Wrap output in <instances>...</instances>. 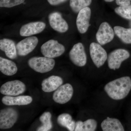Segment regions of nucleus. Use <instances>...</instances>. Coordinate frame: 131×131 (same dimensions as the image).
Here are the masks:
<instances>
[{
	"instance_id": "14",
	"label": "nucleus",
	"mask_w": 131,
	"mask_h": 131,
	"mask_svg": "<svg viewBox=\"0 0 131 131\" xmlns=\"http://www.w3.org/2000/svg\"><path fill=\"white\" fill-rule=\"evenodd\" d=\"M46 25L42 21L30 22L22 26L20 30V35L22 37H28L42 32Z\"/></svg>"
},
{
	"instance_id": "20",
	"label": "nucleus",
	"mask_w": 131,
	"mask_h": 131,
	"mask_svg": "<svg viewBox=\"0 0 131 131\" xmlns=\"http://www.w3.org/2000/svg\"><path fill=\"white\" fill-rule=\"evenodd\" d=\"M58 123L61 126L66 127L69 131H74L76 123L72 120V117L67 113L59 115L57 119Z\"/></svg>"
},
{
	"instance_id": "26",
	"label": "nucleus",
	"mask_w": 131,
	"mask_h": 131,
	"mask_svg": "<svg viewBox=\"0 0 131 131\" xmlns=\"http://www.w3.org/2000/svg\"><path fill=\"white\" fill-rule=\"evenodd\" d=\"M25 0H0L1 7L11 8L24 3Z\"/></svg>"
},
{
	"instance_id": "22",
	"label": "nucleus",
	"mask_w": 131,
	"mask_h": 131,
	"mask_svg": "<svg viewBox=\"0 0 131 131\" xmlns=\"http://www.w3.org/2000/svg\"><path fill=\"white\" fill-rule=\"evenodd\" d=\"M51 114L49 112L43 113L40 116L39 119L43 125L38 128V131H47L50 130L52 127L51 122Z\"/></svg>"
},
{
	"instance_id": "17",
	"label": "nucleus",
	"mask_w": 131,
	"mask_h": 131,
	"mask_svg": "<svg viewBox=\"0 0 131 131\" xmlns=\"http://www.w3.org/2000/svg\"><path fill=\"white\" fill-rule=\"evenodd\" d=\"M0 49L5 52L8 58L13 59L17 57V51L15 44L13 40L4 38L0 40Z\"/></svg>"
},
{
	"instance_id": "2",
	"label": "nucleus",
	"mask_w": 131,
	"mask_h": 131,
	"mask_svg": "<svg viewBox=\"0 0 131 131\" xmlns=\"http://www.w3.org/2000/svg\"><path fill=\"white\" fill-rule=\"evenodd\" d=\"M28 64L32 69L40 73H47L53 69L55 61L46 57H33L28 60Z\"/></svg>"
},
{
	"instance_id": "9",
	"label": "nucleus",
	"mask_w": 131,
	"mask_h": 131,
	"mask_svg": "<svg viewBox=\"0 0 131 131\" xmlns=\"http://www.w3.org/2000/svg\"><path fill=\"white\" fill-rule=\"evenodd\" d=\"M73 92V87L69 83L61 85L54 92L53 100L59 104H65L72 98Z\"/></svg>"
},
{
	"instance_id": "5",
	"label": "nucleus",
	"mask_w": 131,
	"mask_h": 131,
	"mask_svg": "<svg viewBox=\"0 0 131 131\" xmlns=\"http://www.w3.org/2000/svg\"><path fill=\"white\" fill-rule=\"evenodd\" d=\"M130 54L126 50L117 49L110 52L107 57L108 66L110 69H119L123 61L129 58Z\"/></svg>"
},
{
	"instance_id": "23",
	"label": "nucleus",
	"mask_w": 131,
	"mask_h": 131,
	"mask_svg": "<svg viewBox=\"0 0 131 131\" xmlns=\"http://www.w3.org/2000/svg\"><path fill=\"white\" fill-rule=\"evenodd\" d=\"M92 0H70V6L73 12L78 13L89 6Z\"/></svg>"
},
{
	"instance_id": "10",
	"label": "nucleus",
	"mask_w": 131,
	"mask_h": 131,
	"mask_svg": "<svg viewBox=\"0 0 131 131\" xmlns=\"http://www.w3.org/2000/svg\"><path fill=\"white\" fill-rule=\"evenodd\" d=\"M38 39L36 37H29L20 41L16 45L17 53L20 56H25L34 50L37 45Z\"/></svg>"
},
{
	"instance_id": "18",
	"label": "nucleus",
	"mask_w": 131,
	"mask_h": 131,
	"mask_svg": "<svg viewBox=\"0 0 131 131\" xmlns=\"http://www.w3.org/2000/svg\"><path fill=\"white\" fill-rule=\"evenodd\" d=\"M103 131H124L122 124L118 119L107 117L101 124Z\"/></svg>"
},
{
	"instance_id": "29",
	"label": "nucleus",
	"mask_w": 131,
	"mask_h": 131,
	"mask_svg": "<svg viewBox=\"0 0 131 131\" xmlns=\"http://www.w3.org/2000/svg\"><path fill=\"white\" fill-rule=\"evenodd\" d=\"M82 121H80L76 122L74 131H82Z\"/></svg>"
},
{
	"instance_id": "3",
	"label": "nucleus",
	"mask_w": 131,
	"mask_h": 131,
	"mask_svg": "<svg viewBox=\"0 0 131 131\" xmlns=\"http://www.w3.org/2000/svg\"><path fill=\"white\" fill-rule=\"evenodd\" d=\"M65 50L63 45L54 40L47 41L41 47V52L43 56L49 58H54L60 56Z\"/></svg>"
},
{
	"instance_id": "12",
	"label": "nucleus",
	"mask_w": 131,
	"mask_h": 131,
	"mask_svg": "<svg viewBox=\"0 0 131 131\" xmlns=\"http://www.w3.org/2000/svg\"><path fill=\"white\" fill-rule=\"evenodd\" d=\"M49 24L52 29L59 32L64 33L69 29V25L58 12H53L49 15Z\"/></svg>"
},
{
	"instance_id": "25",
	"label": "nucleus",
	"mask_w": 131,
	"mask_h": 131,
	"mask_svg": "<svg viewBox=\"0 0 131 131\" xmlns=\"http://www.w3.org/2000/svg\"><path fill=\"white\" fill-rule=\"evenodd\" d=\"M97 123L95 120L90 119L83 122L82 131H94L97 127Z\"/></svg>"
},
{
	"instance_id": "16",
	"label": "nucleus",
	"mask_w": 131,
	"mask_h": 131,
	"mask_svg": "<svg viewBox=\"0 0 131 131\" xmlns=\"http://www.w3.org/2000/svg\"><path fill=\"white\" fill-rule=\"evenodd\" d=\"M63 83L62 79L59 77L52 75L43 80L42 83V90L50 93L55 90Z\"/></svg>"
},
{
	"instance_id": "7",
	"label": "nucleus",
	"mask_w": 131,
	"mask_h": 131,
	"mask_svg": "<svg viewBox=\"0 0 131 131\" xmlns=\"http://www.w3.org/2000/svg\"><path fill=\"white\" fill-rule=\"evenodd\" d=\"M90 53L92 61L97 68H100L107 59V53L100 44L93 42L90 46Z\"/></svg>"
},
{
	"instance_id": "30",
	"label": "nucleus",
	"mask_w": 131,
	"mask_h": 131,
	"mask_svg": "<svg viewBox=\"0 0 131 131\" xmlns=\"http://www.w3.org/2000/svg\"><path fill=\"white\" fill-rule=\"evenodd\" d=\"M104 1L106 2H110L114 1V0H104Z\"/></svg>"
},
{
	"instance_id": "13",
	"label": "nucleus",
	"mask_w": 131,
	"mask_h": 131,
	"mask_svg": "<svg viewBox=\"0 0 131 131\" xmlns=\"http://www.w3.org/2000/svg\"><path fill=\"white\" fill-rule=\"evenodd\" d=\"M91 15V9L88 7L84 8L78 13L76 25L78 30L80 33H85L88 31L90 26Z\"/></svg>"
},
{
	"instance_id": "24",
	"label": "nucleus",
	"mask_w": 131,
	"mask_h": 131,
	"mask_svg": "<svg viewBox=\"0 0 131 131\" xmlns=\"http://www.w3.org/2000/svg\"><path fill=\"white\" fill-rule=\"evenodd\" d=\"M118 15L127 19H131V5L127 6H119L114 9Z\"/></svg>"
},
{
	"instance_id": "4",
	"label": "nucleus",
	"mask_w": 131,
	"mask_h": 131,
	"mask_svg": "<svg viewBox=\"0 0 131 131\" xmlns=\"http://www.w3.org/2000/svg\"><path fill=\"white\" fill-rule=\"evenodd\" d=\"M26 89V86L24 83L15 80L9 81L3 84L0 89V92L5 95L16 96L24 93Z\"/></svg>"
},
{
	"instance_id": "28",
	"label": "nucleus",
	"mask_w": 131,
	"mask_h": 131,
	"mask_svg": "<svg viewBox=\"0 0 131 131\" xmlns=\"http://www.w3.org/2000/svg\"><path fill=\"white\" fill-rule=\"evenodd\" d=\"M50 5L52 6H57L62 4L68 0H47Z\"/></svg>"
},
{
	"instance_id": "11",
	"label": "nucleus",
	"mask_w": 131,
	"mask_h": 131,
	"mask_svg": "<svg viewBox=\"0 0 131 131\" xmlns=\"http://www.w3.org/2000/svg\"><path fill=\"white\" fill-rule=\"evenodd\" d=\"M107 22L101 24L96 34V39L101 45H105L112 41L114 37V31Z\"/></svg>"
},
{
	"instance_id": "1",
	"label": "nucleus",
	"mask_w": 131,
	"mask_h": 131,
	"mask_svg": "<svg viewBox=\"0 0 131 131\" xmlns=\"http://www.w3.org/2000/svg\"><path fill=\"white\" fill-rule=\"evenodd\" d=\"M131 89V79L129 77L120 78L109 82L104 90L110 98L115 100H122L129 94Z\"/></svg>"
},
{
	"instance_id": "6",
	"label": "nucleus",
	"mask_w": 131,
	"mask_h": 131,
	"mask_svg": "<svg viewBox=\"0 0 131 131\" xmlns=\"http://www.w3.org/2000/svg\"><path fill=\"white\" fill-rule=\"evenodd\" d=\"M18 114L16 110L12 108H7L0 112V128L9 129L17 121Z\"/></svg>"
},
{
	"instance_id": "15",
	"label": "nucleus",
	"mask_w": 131,
	"mask_h": 131,
	"mask_svg": "<svg viewBox=\"0 0 131 131\" xmlns=\"http://www.w3.org/2000/svg\"><path fill=\"white\" fill-rule=\"evenodd\" d=\"M32 101V98L27 95L17 96L6 95L2 100V103L7 106L26 105L31 103Z\"/></svg>"
},
{
	"instance_id": "21",
	"label": "nucleus",
	"mask_w": 131,
	"mask_h": 131,
	"mask_svg": "<svg viewBox=\"0 0 131 131\" xmlns=\"http://www.w3.org/2000/svg\"><path fill=\"white\" fill-rule=\"evenodd\" d=\"M115 33L122 42L126 44H131V28H126L116 26L114 28Z\"/></svg>"
},
{
	"instance_id": "27",
	"label": "nucleus",
	"mask_w": 131,
	"mask_h": 131,
	"mask_svg": "<svg viewBox=\"0 0 131 131\" xmlns=\"http://www.w3.org/2000/svg\"><path fill=\"white\" fill-rule=\"evenodd\" d=\"M131 0H116V3L119 6H127L130 5Z\"/></svg>"
},
{
	"instance_id": "8",
	"label": "nucleus",
	"mask_w": 131,
	"mask_h": 131,
	"mask_svg": "<svg viewBox=\"0 0 131 131\" xmlns=\"http://www.w3.org/2000/svg\"><path fill=\"white\" fill-rule=\"evenodd\" d=\"M69 56L73 64L79 67H83L87 62V56L83 45L78 43L74 45L70 51Z\"/></svg>"
},
{
	"instance_id": "19",
	"label": "nucleus",
	"mask_w": 131,
	"mask_h": 131,
	"mask_svg": "<svg viewBox=\"0 0 131 131\" xmlns=\"http://www.w3.org/2000/svg\"><path fill=\"white\" fill-rule=\"evenodd\" d=\"M0 70L6 75L12 76L17 73L18 68L14 62L1 57Z\"/></svg>"
}]
</instances>
